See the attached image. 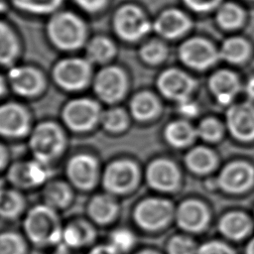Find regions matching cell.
Returning a JSON list of instances; mask_svg holds the SVG:
<instances>
[{
	"label": "cell",
	"mask_w": 254,
	"mask_h": 254,
	"mask_svg": "<svg viewBox=\"0 0 254 254\" xmlns=\"http://www.w3.org/2000/svg\"><path fill=\"white\" fill-rule=\"evenodd\" d=\"M85 254H119L113 247H111L106 241L97 242L90 247Z\"/></svg>",
	"instance_id": "ee69618b"
},
{
	"label": "cell",
	"mask_w": 254,
	"mask_h": 254,
	"mask_svg": "<svg viewBox=\"0 0 254 254\" xmlns=\"http://www.w3.org/2000/svg\"><path fill=\"white\" fill-rule=\"evenodd\" d=\"M7 160V154L5 149L0 145V169L5 165Z\"/></svg>",
	"instance_id": "c3c4849f"
},
{
	"label": "cell",
	"mask_w": 254,
	"mask_h": 254,
	"mask_svg": "<svg viewBox=\"0 0 254 254\" xmlns=\"http://www.w3.org/2000/svg\"><path fill=\"white\" fill-rule=\"evenodd\" d=\"M64 145V137L61 128L51 122L38 125L34 130L30 146L37 160L49 163L61 154Z\"/></svg>",
	"instance_id": "5b68a950"
},
{
	"label": "cell",
	"mask_w": 254,
	"mask_h": 254,
	"mask_svg": "<svg viewBox=\"0 0 254 254\" xmlns=\"http://www.w3.org/2000/svg\"><path fill=\"white\" fill-rule=\"evenodd\" d=\"M196 134L189 123L185 121H175L169 124L165 130L167 141L175 147H183L190 144Z\"/></svg>",
	"instance_id": "f546056e"
},
{
	"label": "cell",
	"mask_w": 254,
	"mask_h": 254,
	"mask_svg": "<svg viewBox=\"0 0 254 254\" xmlns=\"http://www.w3.org/2000/svg\"><path fill=\"white\" fill-rule=\"evenodd\" d=\"M18 53V45L12 31L0 22V64H11Z\"/></svg>",
	"instance_id": "d6a6232c"
},
{
	"label": "cell",
	"mask_w": 254,
	"mask_h": 254,
	"mask_svg": "<svg viewBox=\"0 0 254 254\" xmlns=\"http://www.w3.org/2000/svg\"><path fill=\"white\" fill-rule=\"evenodd\" d=\"M227 127L238 140L254 139V106L250 103L232 105L226 112Z\"/></svg>",
	"instance_id": "4fadbf2b"
},
{
	"label": "cell",
	"mask_w": 254,
	"mask_h": 254,
	"mask_svg": "<svg viewBox=\"0 0 254 254\" xmlns=\"http://www.w3.org/2000/svg\"><path fill=\"white\" fill-rule=\"evenodd\" d=\"M179 109L182 114L185 116L192 117L195 116L197 113V106L190 100V98H186L184 100L179 101Z\"/></svg>",
	"instance_id": "f6af8a7d"
},
{
	"label": "cell",
	"mask_w": 254,
	"mask_h": 254,
	"mask_svg": "<svg viewBox=\"0 0 254 254\" xmlns=\"http://www.w3.org/2000/svg\"><path fill=\"white\" fill-rule=\"evenodd\" d=\"M115 53L113 43L104 37L94 38L87 47L88 60L95 63H104L111 59Z\"/></svg>",
	"instance_id": "836d02e7"
},
{
	"label": "cell",
	"mask_w": 254,
	"mask_h": 254,
	"mask_svg": "<svg viewBox=\"0 0 254 254\" xmlns=\"http://www.w3.org/2000/svg\"><path fill=\"white\" fill-rule=\"evenodd\" d=\"M31 248L32 245L22 230H0V254H30Z\"/></svg>",
	"instance_id": "4316f807"
},
{
	"label": "cell",
	"mask_w": 254,
	"mask_h": 254,
	"mask_svg": "<svg viewBox=\"0 0 254 254\" xmlns=\"http://www.w3.org/2000/svg\"><path fill=\"white\" fill-rule=\"evenodd\" d=\"M194 86L193 80L185 72L179 69H168L158 79L160 91L168 98L178 101L189 98Z\"/></svg>",
	"instance_id": "2e32d148"
},
{
	"label": "cell",
	"mask_w": 254,
	"mask_h": 254,
	"mask_svg": "<svg viewBox=\"0 0 254 254\" xmlns=\"http://www.w3.org/2000/svg\"><path fill=\"white\" fill-rule=\"evenodd\" d=\"M51 251H52V252H51L50 254H72V253H70V252L64 250V249L62 248V247H56L55 249H53V250H51Z\"/></svg>",
	"instance_id": "681fc988"
},
{
	"label": "cell",
	"mask_w": 254,
	"mask_h": 254,
	"mask_svg": "<svg viewBox=\"0 0 254 254\" xmlns=\"http://www.w3.org/2000/svg\"><path fill=\"white\" fill-rule=\"evenodd\" d=\"M64 223L60 211L43 202L27 209L21 230L32 247L53 250L60 245Z\"/></svg>",
	"instance_id": "6da1fadb"
},
{
	"label": "cell",
	"mask_w": 254,
	"mask_h": 254,
	"mask_svg": "<svg viewBox=\"0 0 254 254\" xmlns=\"http://www.w3.org/2000/svg\"><path fill=\"white\" fill-rule=\"evenodd\" d=\"M103 126L111 132H119L124 130L128 125V117L124 110L113 108L103 114Z\"/></svg>",
	"instance_id": "8d00e7d4"
},
{
	"label": "cell",
	"mask_w": 254,
	"mask_h": 254,
	"mask_svg": "<svg viewBox=\"0 0 254 254\" xmlns=\"http://www.w3.org/2000/svg\"><path fill=\"white\" fill-rule=\"evenodd\" d=\"M197 254H233V252L227 245L218 241H211L201 245Z\"/></svg>",
	"instance_id": "60d3db41"
},
{
	"label": "cell",
	"mask_w": 254,
	"mask_h": 254,
	"mask_svg": "<svg viewBox=\"0 0 254 254\" xmlns=\"http://www.w3.org/2000/svg\"><path fill=\"white\" fill-rule=\"evenodd\" d=\"M176 219L179 226L187 231L201 230L208 220L205 206L196 200H187L178 207Z\"/></svg>",
	"instance_id": "d6986e66"
},
{
	"label": "cell",
	"mask_w": 254,
	"mask_h": 254,
	"mask_svg": "<svg viewBox=\"0 0 254 254\" xmlns=\"http://www.w3.org/2000/svg\"><path fill=\"white\" fill-rule=\"evenodd\" d=\"M186 163L189 169L192 172L203 174L213 168L215 158L209 150L197 147L189 152L186 157Z\"/></svg>",
	"instance_id": "4dcf8cb0"
},
{
	"label": "cell",
	"mask_w": 254,
	"mask_h": 254,
	"mask_svg": "<svg viewBox=\"0 0 254 254\" xmlns=\"http://www.w3.org/2000/svg\"><path fill=\"white\" fill-rule=\"evenodd\" d=\"M132 115L141 121L152 118L159 110V103L156 97L149 92L136 94L130 104Z\"/></svg>",
	"instance_id": "f1b7e54d"
},
{
	"label": "cell",
	"mask_w": 254,
	"mask_h": 254,
	"mask_svg": "<svg viewBox=\"0 0 254 254\" xmlns=\"http://www.w3.org/2000/svg\"><path fill=\"white\" fill-rule=\"evenodd\" d=\"M208 84L217 101L223 105L232 100L239 88L236 75L229 70H219L213 73Z\"/></svg>",
	"instance_id": "cb8c5ba5"
},
{
	"label": "cell",
	"mask_w": 254,
	"mask_h": 254,
	"mask_svg": "<svg viewBox=\"0 0 254 254\" xmlns=\"http://www.w3.org/2000/svg\"><path fill=\"white\" fill-rule=\"evenodd\" d=\"M246 254H254V239L250 241V243L247 246Z\"/></svg>",
	"instance_id": "f907efd6"
},
{
	"label": "cell",
	"mask_w": 254,
	"mask_h": 254,
	"mask_svg": "<svg viewBox=\"0 0 254 254\" xmlns=\"http://www.w3.org/2000/svg\"><path fill=\"white\" fill-rule=\"evenodd\" d=\"M132 254H162L160 251L150 248V247H144V248H137Z\"/></svg>",
	"instance_id": "bcb514c9"
},
{
	"label": "cell",
	"mask_w": 254,
	"mask_h": 254,
	"mask_svg": "<svg viewBox=\"0 0 254 254\" xmlns=\"http://www.w3.org/2000/svg\"><path fill=\"white\" fill-rule=\"evenodd\" d=\"M246 92L249 95V97L254 99V76L249 78V80L246 84Z\"/></svg>",
	"instance_id": "7dc6e473"
},
{
	"label": "cell",
	"mask_w": 254,
	"mask_h": 254,
	"mask_svg": "<svg viewBox=\"0 0 254 254\" xmlns=\"http://www.w3.org/2000/svg\"><path fill=\"white\" fill-rule=\"evenodd\" d=\"M114 28L122 39L136 41L149 32L150 23L138 7L125 5L114 16Z\"/></svg>",
	"instance_id": "52a82bcc"
},
{
	"label": "cell",
	"mask_w": 254,
	"mask_h": 254,
	"mask_svg": "<svg viewBox=\"0 0 254 254\" xmlns=\"http://www.w3.org/2000/svg\"><path fill=\"white\" fill-rule=\"evenodd\" d=\"M188 7L197 12H205L215 8L220 0H184Z\"/></svg>",
	"instance_id": "b9f144b4"
},
{
	"label": "cell",
	"mask_w": 254,
	"mask_h": 254,
	"mask_svg": "<svg viewBox=\"0 0 254 254\" xmlns=\"http://www.w3.org/2000/svg\"><path fill=\"white\" fill-rule=\"evenodd\" d=\"M5 91V83H4V80L3 78L0 76V95H2Z\"/></svg>",
	"instance_id": "816d5d0a"
},
{
	"label": "cell",
	"mask_w": 254,
	"mask_h": 254,
	"mask_svg": "<svg viewBox=\"0 0 254 254\" xmlns=\"http://www.w3.org/2000/svg\"><path fill=\"white\" fill-rule=\"evenodd\" d=\"M120 215V205L114 195L98 193L90 198L86 205V217L98 228L114 226Z\"/></svg>",
	"instance_id": "30bf717a"
},
{
	"label": "cell",
	"mask_w": 254,
	"mask_h": 254,
	"mask_svg": "<svg viewBox=\"0 0 254 254\" xmlns=\"http://www.w3.org/2000/svg\"><path fill=\"white\" fill-rule=\"evenodd\" d=\"M67 176L71 184L79 190H91L97 180V163L89 155H77L67 164Z\"/></svg>",
	"instance_id": "5bb4252c"
},
{
	"label": "cell",
	"mask_w": 254,
	"mask_h": 254,
	"mask_svg": "<svg viewBox=\"0 0 254 254\" xmlns=\"http://www.w3.org/2000/svg\"><path fill=\"white\" fill-rule=\"evenodd\" d=\"M29 130V116L26 110L16 104L0 106V134L7 137H21Z\"/></svg>",
	"instance_id": "ac0fdd59"
},
{
	"label": "cell",
	"mask_w": 254,
	"mask_h": 254,
	"mask_svg": "<svg viewBox=\"0 0 254 254\" xmlns=\"http://www.w3.org/2000/svg\"><path fill=\"white\" fill-rule=\"evenodd\" d=\"M190 26L189 18L179 10L170 9L163 12L154 24L155 30L165 38H176L184 34Z\"/></svg>",
	"instance_id": "7402d4cb"
},
{
	"label": "cell",
	"mask_w": 254,
	"mask_h": 254,
	"mask_svg": "<svg viewBox=\"0 0 254 254\" xmlns=\"http://www.w3.org/2000/svg\"><path fill=\"white\" fill-rule=\"evenodd\" d=\"M52 42L62 50H75L85 39V26L74 14L63 12L56 14L48 25Z\"/></svg>",
	"instance_id": "3957f363"
},
{
	"label": "cell",
	"mask_w": 254,
	"mask_h": 254,
	"mask_svg": "<svg viewBox=\"0 0 254 254\" xmlns=\"http://www.w3.org/2000/svg\"><path fill=\"white\" fill-rule=\"evenodd\" d=\"M183 63L194 68H205L214 64L219 55L205 40L193 38L186 41L180 48Z\"/></svg>",
	"instance_id": "7c38bea8"
},
{
	"label": "cell",
	"mask_w": 254,
	"mask_h": 254,
	"mask_svg": "<svg viewBox=\"0 0 254 254\" xmlns=\"http://www.w3.org/2000/svg\"><path fill=\"white\" fill-rule=\"evenodd\" d=\"M63 0H14L19 8L33 13H49L55 11Z\"/></svg>",
	"instance_id": "d590c367"
},
{
	"label": "cell",
	"mask_w": 254,
	"mask_h": 254,
	"mask_svg": "<svg viewBox=\"0 0 254 254\" xmlns=\"http://www.w3.org/2000/svg\"><path fill=\"white\" fill-rule=\"evenodd\" d=\"M251 224L248 217L241 212H229L219 222L220 231L228 238L240 239L250 230Z\"/></svg>",
	"instance_id": "83f0119b"
},
{
	"label": "cell",
	"mask_w": 254,
	"mask_h": 254,
	"mask_svg": "<svg viewBox=\"0 0 254 254\" xmlns=\"http://www.w3.org/2000/svg\"><path fill=\"white\" fill-rule=\"evenodd\" d=\"M3 190H4V189L2 188V185H1V183H0V194H1V192L3 191Z\"/></svg>",
	"instance_id": "db71d44e"
},
{
	"label": "cell",
	"mask_w": 254,
	"mask_h": 254,
	"mask_svg": "<svg viewBox=\"0 0 254 254\" xmlns=\"http://www.w3.org/2000/svg\"><path fill=\"white\" fill-rule=\"evenodd\" d=\"M27 211L24 196L15 190H3L0 194V219L15 221Z\"/></svg>",
	"instance_id": "d4e9b609"
},
{
	"label": "cell",
	"mask_w": 254,
	"mask_h": 254,
	"mask_svg": "<svg viewBox=\"0 0 254 254\" xmlns=\"http://www.w3.org/2000/svg\"><path fill=\"white\" fill-rule=\"evenodd\" d=\"M196 134L205 141H216L222 134V126L217 120L207 118L201 121L196 130Z\"/></svg>",
	"instance_id": "ab89813d"
},
{
	"label": "cell",
	"mask_w": 254,
	"mask_h": 254,
	"mask_svg": "<svg viewBox=\"0 0 254 254\" xmlns=\"http://www.w3.org/2000/svg\"><path fill=\"white\" fill-rule=\"evenodd\" d=\"M249 54V46L241 38H230L226 40L219 51V58L229 63L243 62Z\"/></svg>",
	"instance_id": "1f68e13d"
},
{
	"label": "cell",
	"mask_w": 254,
	"mask_h": 254,
	"mask_svg": "<svg viewBox=\"0 0 254 254\" xmlns=\"http://www.w3.org/2000/svg\"><path fill=\"white\" fill-rule=\"evenodd\" d=\"M140 54L145 62L150 64H157L164 60L167 55V49L162 43L152 41L141 49Z\"/></svg>",
	"instance_id": "f35d334b"
},
{
	"label": "cell",
	"mask_w": 254,
	"mask_h": 254,
	"mask_svg": "<svg viewBox=\"0 0 254 254\" xmlns=\"http://www.w3.org/2000/svg\"><path fill=\"white\" fill-rule=\"evenodd\" d=\"M44 202L58 211L66 209L72 202L71 188L63 182L50 183L43 192Z\"/></svg>",
	"instance_id": "484cf974"
},
{
	"label": "cell",
	"mask_w": 254,
	"mask_h": 254,
	"mask_svg": "<svg viewBox=\"0 0 254 254\" xmlns=\"http://www.w3.org/2000/svg\"><path fill=\"white\" fill-rule=\"evenodd\" d=\"M254 179L252 167L243 162H234L222 169L218 183L228 192H241L247 190Z\"/></svg>",
	"instance_id": "9a60e30c"
},
{
	"label": "cell",
	"mask_w": 254,
	"mask_h": 254,
	"mask_svg": "<svg viewBox=\"0 0 254 254\" xmlns=\"http://www.w3.org/2000/svg\"><path fill=\"white\" fill-rule=\"evenodd\" d=\"M78 6H80L82 9L88 11V12H97L101 10L106 0H74Z\"/></svg>",
	"instance_id": "7bdbcfd3"
},
{
	"label": "cell",
	"mask_w": 254,
	"mask_h": 254,
	"mask_svg": "<svg viewBox=\"0 0 254 254\" xmlns=\"http://www.w3.org/2000/svg\"><path fill=\"white\" fill-rule=\"evenodd\" d=\"M5 8V2L4 0H0V11Z\"/></svg>",
	"instance_id": "f5cc1de1"
},
{
	"label": "cell",
	"mask_w": 254,
	"mask_h": 254,
	"mask_svg": "<svg viewBox=\"0 0 254 254\" xmlns=\"http://www.w3.org/2000/svg\"><path fill=\"white\" fill-rule=\"evenodd\" d=\"M9 80L13 89L25 96L39 93L44 85L42 74L37 69L29 66L12 68L9 72Z\"/></svg>",
	"instance_id": "ffe728a7"
},
{
	"label": "cell",
	"mask_w": 254,
	"mask_h": 254,
	"mask_svg": "<svg viewBox=\"0 0 254 254\" xmlns=\"http://www.w3.org/2000/svg\"><path fill=\"white\" fill-rule=\"evenodd\" d=\"M90 64L81 59H67L60 62L54 68L56 81L64 89L83 88L89 80Z\"/></svg>",
	"instance_id": "ba28073f"
},
{
	"label": "cell",
	"mask_w": 254,
	"mask_h": 254,
	"mask_svg": "<svg viewBox=\"0 0 254 254\" xmlns=\"http://www.w3.org/2000/svg\"><path fill=\"white\" fill-rule=\"evenodd\" d=\"M243 11L233 3L223 4L217 11L216 19L218 24L225 29H234L243 21Z\"/></svg>",
	"instance_id": "e575fe53"
},
{
	"label": "cell",
	"mask_w": 254,
	"mask_h": 254,
	"mask_svg": "<svg viewBox=\"0 0 254 254\" xmlns=\"http://www.w3.org/2000/svg\"><path fill=\"white\" fill-rule=\"evenodd\" d=\"M149 186L160 191H171L179 183V172L176 166L166 159L152 162L146 173Z\"/></svg>",
	"instance_id": "e0dca14e"
},
{
	"label": "cell",
	"mask_w": 254,
	"mask_h": 254,
	"mask_svg": "<svg viewBox=\"0 0 254 254\" xmlns=\"http://www.w3.org/2000/svg\"><path fill=\"white\" fill-rule=\"evenodd\" d=\"M167 252L168 254H194L196 247L190 238L177 235L169 240Z\"/></svg>",
	"instance_id": "74e56055"
},
{
	"label": "cell",
	"mask_w": 254,
	"mask_h": 254,
	"mask_svg": "<svg viewBox=\"0 0 254 254\" xmlns=\"http://www.w3.org/2000/svg\"><path fill=\"white\" fill-rule=\"evenodd\" d=\"M100 115L96 102L90 99L70 101L64 109L63 118L66 125L75 131H86L94 126Z\"/></svg>",
	"instance_id": "9c48e42d"
},
{
	"label": "cell",
	"mask_w": 254,
	"mask_h": 254,
	"mask_svg": "<svg viewBox=\"0 0 254 254\" xmlns=\"http://www.w3.org/2000/svg\"><path fill=\"white\" fill-rule=\"evenodd\" d=\"M98 238V227L87 217H74L64 223L60 245L64 250L74 254L87 251Z\"/></svg>",
	"instance_id": "277c9868"
},
{
	"label": "cell",
	"mask_w": 254,
	"mask_h": 254,
	"mask_svg": "<svg viewBox=\"0 0 254 254\" xmlns=\"http://www.w3.org/2000/svg\"><path fill=\"white\" fill-rule=\"evenodd\" d=\"M174 215L172 203L161 197H146L137 202L132 210V222L137 230L158 232L168 226Z\"/></svg>",
	"instance_id": "7a4b0ae2"
},
{
	"label": "cell",
	"mask_w": 254,
	"mask_h": 254,
	"mask_svg": "<svg viewBox=\"0 0 254 254\" xmlns=\"http://www.w3.org/2000/svg\"><path fill=\"white\" fill-rule=\"evenodd\" d=\"M139 171L130 161H117L110 164L103 176V187L112 195H124L137 186Z\"/></svg>",
	"instance_id": "8992f818"
},
{
	"label": "cell",
	"mask_w": 254,
	"mask_h": 254,
	"mask_svg": "<svg viewBox=\"0 0 254 254\" xmlns=\"http://www.w3.org/2000/svg\"><path fill=\"white\" fill-rule=\"evenodd\" d=\"M105 241L119 254H132L137 249L139 237L134 226L114 225L109 228Z\"/></svg>",
	"instance_id": "603a6c76"
},
{
	"label": "cell",
	"mask_w": 254,
	"mask_h": 254,
	"mask_svg": "<svg viewBox=\"0 0 254 254\" xmlns=\"http://www.w3.org/2000/svg\"><path fill=\"white\" fill-rule=\"evenodd\" d=\"M46 164L36 159V161L29 162L25 166L17 167L11 172V180L15 185L24 188L40 186L50 177Z\"/></svg>",
	"instance_id": "44dd1931"
},
{
	"label": "cell",
	"mask_w": 254,
	"mask_h": 254,
	"mask_svg": "<svg viewBox=\"0 0 254 254\" xmlns=\"http://www.w3.org/2000/svg\"><path fill=\"white\" fill-rule=\"evenodd\" d=\"M126 75L116 66H108L99 71L95 78L94 89L97 95L106 102H115L125 93Z\"/></svg>",
	"instance_id": "8fae6325"
}]
</instances>
